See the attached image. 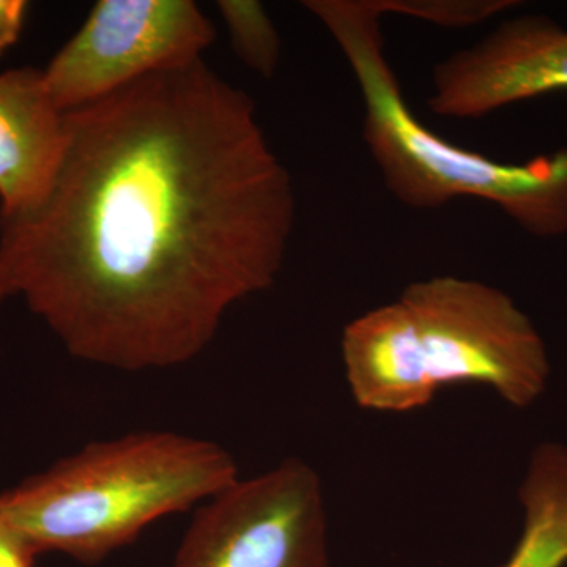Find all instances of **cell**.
Listing matches in <instances>:
<instances>
[{
  "instance_id": "1",
  "label": "cell",
  "mask_w": 567,
  "mask_h": 567,
  "mask_svg": "<svg viewBox=\"0 0 567 567\" xmlns=\"http://www.w3.org/2000/svg\"><path fill=\"white\" fill-rule=\"evenodd\" d=\"M39 203L0 216V305L22 298L85 363H192L270 289L297 215L251 96L197 59L65 112Z\"/></svg>"
},
{
  "instance_id": "2",
  "label": "cell",
  "mask_w": 567,
  "mask_h": 567,
  "mask_svg": "<svg viewBox=\"0 0 567 567\" xmlns=\"http://www.w3.org/2000/svg\"><path fill=\"white\" fill-rule=\"evenodd\" d=\"M347 383L371 412L423 409L442 388L477 383L527 409L550 377L546 342L509 295L436 276L357 317L341 339Z\"/></svg>"
},
{
  "instance_id": "3",
  "label": "cell",
  "mask_w": 567,
  "mask_h": 567,
  "mask_svg": "<svg viewBox=\"0 0 567 567\" xmlns=\"http://www.w3.org/2000/svg\"><path fill=\"white\" fill-rule=\"evenodd\" d=\"M218 443L171 431L92 442L0 492V511L39 555L93 565L159 518L199 507L238 480Z\"/></svg>"
},
{
  "instance_id": "4",
  "label": "cell",
  "mask_w": 567,
  "mask_h": 567,
  "mask_svg": "<svg viewBox=\"0 0 567 567\" xmlns=\"http://www.w3.org/2000/svg\"><path fill=\"white\" fill-rule=\"evenodd\" d=\"M349 62L363 99V137L399 203L434 210L458 197L502 208L525 233L567 234V147L524 164L498 163L447 142L406 104L385 55L377 0H308Z\"/></svg>"
},
{
  "instance_id": "5",
  "label": "cell",
  "mask_w": 567,
  "mask_h": 567,
  "mask_svg": "<svg viewBox=\"0 0 567 567\" xmlns=\"http://www.w3.org/2000/svg\"><path fill=\"white\" fill-rule=\"evenodd\" d=\"M173 567H331L322 481L287 458L196 507Z\"/></svg>"
},
{
  "instance_id": "6",
  "label": "cell",
  "mask_w": 567,
  "mask_h": 567,
  "mask_svg": "<svg viewBox=\"0 0 567 567\" xmlns=\"http://www.w3.org/2000/svg\"><path fill=\"white\" fill-rule=\"evenodd\" d=\"M216 39L193 0H102L43 69L52 102L78 110L148 74L203 59Z\"/></svg>"
},
{
  "instance_id": "7",
  "label": "cell",
  "mask_w": 567,
  "mask_h": 567,
  "mask_svg": "<svg viewBox=\"0 0 567 567\" xmlns=\"http://www.w3.org/2000/svg\"><path fill=\"white\" fill-rule=\"evenodd\" d=\"M567 91V29L539 14L499 22L440 62L429 107L451 118H483L525 100Z\"/></svg>"
},
{
  "instance_id": "8",
  "label": "cell",
  "mask_w": 567,
  "mask_h": 567,
  "mask_svg": "<svg viewBox=\"0 0 567 567\" xmlns=\"http://www.w3.org/2000/svg\"><path fill=\"white\" fill-rule=\"evenodd\" d=\"M65 112L35 66L0 71V216L32 208L65 151Z\"/></svg>"
},
{
  "instance_id": "9",
  "label": "cell",
  "mask_w": 567,
  "mask_h": 567,
  "mask_svg": "<svg viewBox=\"0 0 567 567\" xmlns=\"http://www.w3.org/2000/svg\"><path fill=\"white\" fill-rule=\"evenodd\" d=\"M524 528L499 567L567 566V446L547 442L529 457L518 488Z\"/></svg>"
},
{
  "instance_id": "10",
  "label": "cell",
  "mask_w": 567,
  "mask_h": 567,
  "mask_svg": "<svg viewBox=\"0 0 567 567\" xmlns=\"http://www.w3.org/2000/svg\"><path fill=\"white\" fill-rule=\"evenodd\" d=\"M237 58L262 78H271L281 61V39L267 10L256 0H219L216 3Z\"/></svg>"
},
{
  "instance_id": "11",
  "label": "cell",
  "mask_w": 567,
  "mask_h": 567,
  "mask_svg": "<svg viewBox=\"0 0 567 567\" xmlns=\"http://www.w3.org/2000/svg\"><path fill=\"white\" fill-rule=\"evenodd\" d=\"M383 13L409 14L445 28L480 24L513 9L514 0H377Z\"/></svg>"
},
{
  "instance_id": "12",
  "label": "cell",
  "mask_w": 567,
  "mask_h": 567,
  "mask_svg": "<svg viewBox=\"0 0 567 567\" xmlns=\"http://www.w3.org/2000/svg\"><path fill=\"white\" fill-rule=\"evenodd\" d=\"M39 551L0 511V567H35Z\"/></svg>"
},
{
  "instance_id": "13",
  "label": "cell",
  "mask_w": 567,
  "mask_h": 567,
  "mask_svg": "<svg viewBox=\"0 0 567 567\" xmlns=\"http://www.w3.org/2000/svg\"><path fill=\"white\" fill-rule=\"evenodd\" d=\"M28 13L25 0H0V58L21 40Z\"/></svg>"
}]
</instances>
